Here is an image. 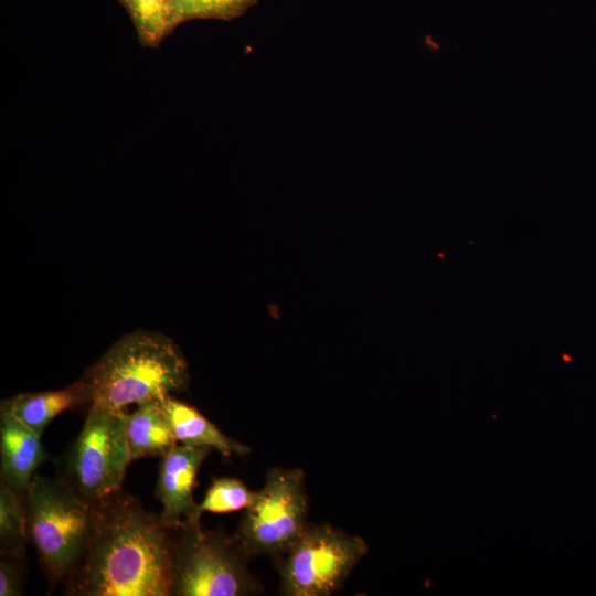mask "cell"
Masks as SVG:
<instances>
[{"label": "cell", "mask_w": 596, "mask_h": 596, "mask_svg": "<svg viewBox=\"0 0 596 596\" xmlns=\"http://www.w3.org/2000/svg\"><path fill=\"white\" fill-rule=\"evenodd\" d=\"M174 530L120 490L94 503L91 540L66 595L170 596Z\"/></svg>", "instance_id": "obj_1"}, {"label": "cell", "mask_w": 596, "mask_h": 596, "mask_svg": "<svg viewBox=\"0 0 596 596\" xmlns=\"http://www.w3.org/2000/svg\"><path fill=\"white\" fill-rule=\"evenodd\" d=\"M82 379L91 389L92 403L125 409L183 391L190 376L187 360L171 338L136 330L116 341Z\"/></svg>", "instance_id": "obj_2"}, {"label": "cell", "mask_w": 596, "mask_h": 596, "mask_svg": "<svg viewBox=\"0 0 596 596\" xmlns=\"http://www.w3.org/2000/svg\"><path fill=\"white\" fill-rule=\"evenodd\" d=\"M29 541L52 583L67 581L81 563L93 530L94 504L62 477L35 473L23 494Z\"/></svg>", "instance_id": "obj_3"}, {"label": "cell", "mask_w": 596, "mask_h": 596, "mask_svg": "<svg viewBox=\"0 0 596 596\" xmlns=\"http://www.w3.org/2000/svg\"><path fill=\"white\" fill-rule=\"evenodd\" d=\"M236 538L185 520L174 530L170 596H252L264 587Z\"/></svg>", "instance_id": "obj_4"}, {"label": "cell", "mask_w": 596, "mask_h": 596, "mask_svg": "<svg viewBox=\"0 0 596 596\" xmlns=\"http://www.w3.org/2000/svg\"><path fill=\"white\" fill-rule=\"evenodd\" d=\"M369 551L365 541L329 523H309L276 556L284 596H331L340 592Z\"/></svg>", "instance_id": "obj_5"}, {"label": "cell", "mask_w": 596, "mask_h": 596, "mask_svg": "<svg viewBox=\"0 0 596 596\" xmlns=\"http://www.w3.org/2000/svg\"><path fill=\"white\" fill-rule=\"evenodd\" d=\"M127 416L125 409L92 403L83 428L64 456L61 477L93 504L120 490L131 461Z\"/></svg>", "instance_id": "obj_6"}, {"label": "cell", "mask_w": 596, "mask_h": 596, "mask_svg": "<svg viewBox=\"0 0 596 596\" xmlns=\"http://www.w3.org/2000/svg\"><path fill=\"white\" fill-rule=\"evenodd\" d=\"M309 498L305 472L274 467L253 502L244 510L235 535L248 558L276 557L302 534L308 522Z\"/></svg>", "instance_id": "obj_7"}, {"label": "cell", "mask_w": 596, "mask_h": 596, "mask_svg": "<svg viewBox=\"0 0 596 596\" xmlns=\"http://www.w3.org/2000/svg\"><path fill=\"white\" fill-rule=\"evenodd\" d=\"M211 451L209 447L175 445L161 458L155 494L162 505L159 515L169 528L201 519L193 490L200 467Z\"/></svg>", "instance_id": "obj_8"}, {"label": "cell", "mask_w": 596, "mask_h": 596, "mask_svg": "<svg viewBox=\"0 0 596 596\" xmlns=\"http://www.w3.org/2000/svg\"><path fill=\"white\" fill-rule=\"evenodd\" d=\"M45 458L41 436L0 408L1 483L23 496Z\"/></svg>", "instance_id": "obj_9"}, {"label": "cell", "mask_w": 596, "mask_h": 596, "mask_svg": "<svg viewBox=\"0 0 596 596\" xmlns=\"http://www.w3.org/2000/svg\"><path fill=\"white\" fill-rule=\"evenodd\" d=\"M92 392L81 379L56 391L21 393L1 402L0 408L42 436L45 427L60 413L83 404H92Z\"/></svg>", "instance_id": "obj_10"}, {"label": "cell", "mask_w": 596, "mask_h": 596, "mask_svg": "<svg viewBox=\"0 0 596 596\" xmlns=\"http://www.w3.org/2000/svg\"><path fill=\"white\" fill-rule=\"evenodd\" d=\"M178 443L192 447H209L223 456L246 455L251 449L226 436L196 408L171 395L161 400Z\"/></svg>", "instance_id": "obj_11"}, {"label": "cell", "mask_w": 596, "mask_h": 596, "mask_svg": "<svg viewBox=\"0 0 596 596\" xmlns=\"http://www.w3.org/2000/svg\"><path fill=\"white\" fill-rule=\"evenodd\" d=\"M127 416L126 436L130 459L167 455L178 441L161 401H148Z\"/></svg>", "instance_id": "obj_12"}, {"label": "cell", "mask_w": 596, "mask_h": 596, "mask_svg": "<svg viewBox=\"0 0 596 596\" xmlns=\"http://www.w3.org/2000/svg\"><path fill=\"white\" fill-rule=\"evenodd\" d=\"M127 11L142 47L158 49L174 29L173 0H118Z\"/></svg>", "instance_id": "obj_13"}, {"label": "cell", "mask_w": 596, "mask_h": 596, "mask_svg": "<svg viewBox=\"0 0 596 596\" xmlns=\"http://www.w3.org/2000/svg\"><path fill=\"white\" fill-rule=\"evenodd\" d=\"M29 541L22 494L0 485V555L22 558Z\"/></svg>", "instance_id": "obj_14"}, {"label": "cell", "mask_w": 596, "mask_h": 596, "mask_svg": "<svg viewBox=\"0 0 596 596\" xmlns=\"http://www.w3.org/2000/svg\"><path fill=\"white\" fill-rule=\"evenodd\" d=\"M259 0H173L177 26L192 20L231 21L245 14Z\"/></svg>", "instance_id": "obj_15"}, {"label": "cell", "mask_w": 596, "mask_h": 596, "mask_svg": "<svg viewBox=\"0 0 596 596\" xmlns=\"http://www.w3.org/2000/svg\"><path fill=\"white\" fill-rule=\"evenodd\" d=\"M255 494L256 491L249 490L236 478H214L203 500L198 503V511L202 515L204 512L228 513L245 510Z\"/></svg>", "instance_id": "obj_16"}, {"label": "cell", "mask_w": 596, "mask_h": 596, "mask_svg": "<svg viewBox=\"0 0 596 596\" xmlns=\"http://www.w3.org/2000/svg\"><path fill=\"white\" fill-rule=\"evenodd\" d=\"M21 558L1 556L0 561V596L22 595L23 573L18 563Z\"/></svg>", "instance_id": "obj_17"}]
</instances>
